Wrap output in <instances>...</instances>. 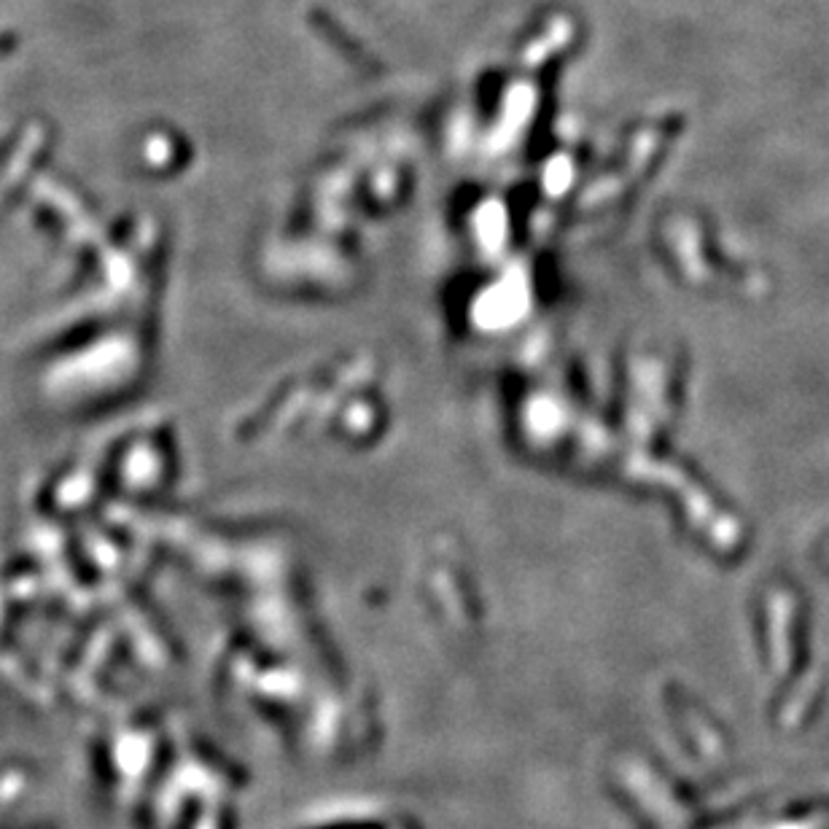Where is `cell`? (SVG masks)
I'll return each mask as SVG.
<instances>
[{
    "label": "cell",
    "mask_w": 829,
    "mask_h": 829,
    "mask_svg": "<svg viewBox=\"0 0 829 829\" xmlns=\"http://www.w3.org/2000/svg\"><path fill=\"white\" fill-rule=\"evenodd\" d=\"M792 609L795 603L789 598V593H773L770 595V628H773V638H776V655L781 657V665H786L789 657V622H792Z\"/></svg>",
    "instance_id": "cell-1"
}]
</instances>
